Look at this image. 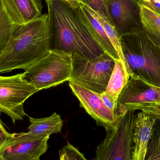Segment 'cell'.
Wrapping results in <instances>:
<instances>
[{
	"label": "cell",
	"instance_id": "4dcf8cb0",
	"mask_svg": "<svg viewBox=\"0 0 160 160\" xmlns=\"http://www.w3.org/2000/svg\"><path fill=\"white\" fill-rule=\"evenodd\" d=\"M2 7V1L0 0V9Z\"/></svg>",
	"mask_w": 160,
	"mask_h": 160
},
{
	"label": "cell",
	"instance_id": "603a6c76",
	"mask_svg": "<svg viewBox=\"0 0 160 160\" xmlns=\"http://www.w3.org/2000/svg\"><path fill=\"white\" fill-rule=\"evenodd\" d=\"M80 1L81 2L87 5L96 12L101 14L112 22L109 12H108L107 0H80Z\"/></svg>",
	"mask_w": 160,
	"mask_h": 160
},
{
	"label": "cell",
	"instance_id": "f546056e",
	"mask_svg": "<svg viewBox=\"0 0 160 160\" xmlns=\"http://www.w3.org/2000/svg\"><path fill=\"white\" fill-rule=\"evenodd\" d=\"M153 2H155L160 3V0H153Z\"/></svg>",
	"mask_w": 160,
	"mask_h": 160
},
{
	"label": "cell",
	"instance_id": "5b68a950",
	"mask_svg": "<svg viewBox=\"0 0 160 160\" xmlns=\"http://www.w3.org/2000/svg\"><path fill=\"white\" fill-rule=\"evenodd\" d=\"M72 71V54L52 49L24 70L23 78L39 91L69 81Z\"/></svg>",
	"mask_w": 160,
	"mask_h": 160
},
{
	"label": "cell",
	"instance_id": "d6a6232c",
	"mask_svg": "<svg viewBox=\"0 0 160 160\" xmlns=\"http://www.w3.org/2000/svg\"><path fill=\"white\" fill-rule=\"evenodd\" d=\"M40 160V159H37V160Z\"/></svg>",
	"mask_w": 160,
	"mask_h": 160
},
{
	"label": "cell",
	"instance_id": "44dd1931",
	"mask_svg": "<svg viewBox=\"0 0 160 160\" xmlns=\"http://www.w3.org/2000/svg\"><path fill=\"white\" fill-rule=\"evenodd\" d=\"M59 160H88L83 154L69 143H68L59 151Z\"/></svg>",
	"mask_w": 160,
	"mask_h": 160
},
{
	"label": "cell",
	"instance_id": "52a82bcc",
	"mask_svg": "<svg viewBox=\"0 0 160 160\" xmlns=\"http://www.w3.org/2000/svg\"><path fill=\"white\" fill-rule=\"evenodd\" d=\"M39 90L23 78V73L9 77L0 76V115H8L15 124L26 115L25 101ZM0 125L4 126L0 117Z\"/></svg>",
	"mask_w": 160,
	"mask_h": 160
},
{
	"label": "cell",
	"instance_id": "8fae6325",
	"mask_svg": "<svg viewBox=\"0 0 160 160\" xmlns=\"http://www.w3.org/2000/svg\"><path fill=\"white\" fill-rule=\"evenodd\" d=\"M157 119L143 112L136 115L132 134V160H145Z\"/></svg>",
	"mask_w": 160,
	"mask_h": 160
},
{
	"label": "cell",
	"instance_id": "ac0fdd59",
	"mask_svg": "<svg viewBox=\"0 0 160 160\" xmlns=\"http://www.w3.org/2000/svg\"><path fill=\"white\" fill-rule=\"evenodd\" d=\"M141 22L145 32L148 33H160V15L146 6L138 3Z\"/></svg>",
	"mask_w": 160,
	"mask_h": 160
},
{
	"label": "cell",
	"instance_id": "9a60e30c",
	"mask_svg": "<svg viewBox=\"0 0 160 160\" xmlns=\"http://www.w3.org/2000/svg\"><path fill=\"white\" fill-rule=\"evenodd\" d=\"M80 4L84 9L87 10L98 22L99 23L103 28L105 33L107 35V37L112 43L113 47L117 52L119 59L121 60L124 70L127 74V77L129 79L130 77V72L122 51L120 35L115 26L108 19L106 18L101 14L96 12L88 6L82 2L80 3Z\"/></svg>",
	"mask_w": 160,
	"mask_h": 160
},
{
	"label": "cell",
	"instance_id": "2e32d148",
	"mask_svg": "<svg viewBox=\"0 0 160 160\" xmlns=\"http://www.w3.org/2000/svg\"><path fill=\"white\" fill-rule=\"evenodd\" d=\"M30 125L28 133L41 137H50L52 134L60 132L63 127L61 116L53 112L48 117L35 118L29 117Z\"/></svg>",
	"mask_w": 160,
	"mask_h": 160
},
{
	"label": "cell",
	"instance_id": "9c48e42d",
	"mask_svg": "<svg viewBox=\"0 0 160 160\" xmlns=\"http://www.w3.org/2000/svg\"><path fill=\"white\" fill-rule=\"evenodd\" d=\"M69 85L74 95L79 101L80 106L95 119L98 126H102L107 130L115 125L119 112L118 115H116L104 104L101 98V94L72 82H69Z\"/></svg>",
	"mask_w": 160,
	"mask_h": 160
},
{
	"label": "cell",
	"instance_id": "4fadbf2b",
	"mask_svg": "<svg viewBox=\"0 0 160 160\" xmlns=\"http://www.w3.org/2000/svg\"><path fill=\"white\" fill-rule=\"evenodd\" d=\"M135 0H107L108 12L119 35L131 31L134 19Z\"/></svg>",
	"mask_w": 160,
	"mask_h": 160
},
{
	"label": "cell",
	"instance_id": "ba28073f",
	"mask_svg": "<svg viewBox=\"0 0 160 160\" xmlns=\"http://www.w3.org/2000/svg\"><path fill=\"white\" fill-rule=\"evenodd\" d=\"M49 138L28 132L12 133L5 146L0 151V156L3 160L39 159L48 148Z\"/></svg>",
	"mask_w": 160,
	"mask_h": 160
},
{
	"label": "cell",
	"instance_id": "3957f363",
	"mask_svg": "<svg viewBox=\"0 0 160 160\" xmlns=\"http://www.w3.org/2000/svg\"><path fill=\"white\" fill-rule=\"evenodd\" d=\"M120 39L130 77L160 88V45L146 32L134 29L121 35Z\"/></svg>",
	"mask_w": 160,
	"mask_h": 160
},
{
	"label": "cell",
	"instance_id": "277c9868",
	"mask_svg": "<svg viewBox=\"0 0 160 160\" xmlns=\"http://www.w3.org/2000/svg\"><path fill=\"white\" fill-rule=\"evenodd\" d=\"M115 125L106 130L105 139L96 149V160H132L134 110L118 109Z\"/></svg>",
	"mask_w": 160,
	"mask_h": 160
},
{
	"label": "cell",
	"instance_id": "d4e9b609",
	"mask_svg": "<svg viewBox=\"0 0 160 160\" xmlns=\"http://www.w3.org/2000/svg\"><path fill=\"white\" fill-rule=\"evenodd\" d=\"M12 134L8 132L4 127L0 125V151L5 146L12 136Z\"/></svg>",
	"mask_w": 160,
	"mask_h": 160
},
{
	"label": "cell",
	"instance_id": "1f68e13d",
	"mask_svg": "<svg viewBox=\"0 0 160 160\" xmlns=\"http://www.w3.org/2000/svg\"><path fill=\"white\" fill-rule=\"evenodd\" d=\"M0 160H3L2 159V158H1V156H0Z\"/></svg>",
	"mask_w": 160,
	"mask_h": 160
},
{
	"label": "cell",
	"instance_id": "30bf717a",
	"mask_svg": "<svg viewBox=\"0 0 160 160\" xmlns=\"http://www.w3.org/2000/svg\"><path fill=\"white\" fill-rule=\"evenodd\" d=\"M160 101V88L132 76L117 100V109L137 103Z\"/></svg>",
	"mask_w": 160,
	"mask_h": 160
},
{
	"label": "cell",
	"instance_id": "484cf974",
	"mask_svg": "<svg viewBox=\"0 0 160 160\" xmlns=\"http://www.w3.org/2000/svg\"><path fill=\"white\" fill-rule=\"evenodd\" d=\"M140 2L143 4L144 5L148 7L153 10V11L157 12L158 14L160 15V3L155 2L153 1H151V2H143L141 1V2Z\"/></svg>",
	"mask_w": 160,
	"mask_h": 160
},
{
	"label": "cell",
	"instance_id": "8992f818",
	"mask_svg": "<svg viewBox=\"0 0 160 160\" xmlns=\"http://www.w3.org/2000/svg\"><path fill=\"white\" fill-rule=\"evenodd\" d=\"M72 71L69 82L96 93L105 92L115 66V60L104 52L88 59L72 54Z\"/></svg>",
	"mask_w": 160,
	"mask_h": 160
},
{
	"label": "cell",
	"instance_id": "cb8c5ba5",
	"mask_svg": "<svg viewBox=\"0 0 160 160\" xmlns=\"http://www.w3.org/2000/svg\"><path fill=\"white\" fill-rule=\"evenodd\" d=\"M102 100L104 104L116 115H118L117 102L110 95L106 92H103L100 94Z\"/></svg>",
	"mask_w": 160,
	"mask_h": 160
},
{
	"label": "cell",
	"instance_id": "ffe728a7",
	"mask_svg": "<svg viewBox=\"0 0 160 160\" xmlns=\"http://www.w3.org/2000/svg\"><path fill=\"white\" fill-rule=\"evenodd\" d=\"M124 108L129 110H141L157 119H160V101L132 104Z\"/></svg>",
	"mask_w": 160,
	"mask_h": 160
},
{
	"label": "cell",
	"instance_id": "f1b7e54d",
	"mask_svg": "<svg viewBox=\"0 0 160 160\" xmlns=\"http://www.w3.org/2000/svg\"><path fill=\"white\" fill-rule=\"evenodd\" d=\"M142 2H151L153 0H141Z\"/></svg>",
	"mask_w": 160,
	"mask_h": 160
},
{
	"label": "cell",
	"instance_id": "6da1fadb",
	"mask_svg": "<svg viewBox=\"0 0 160 160\" xmlns=\"http://www.w3.org/2000/svg\"><path fill=\"white\" fill-rule=\"evenodd\" d=\"M48 7L51 50L77 53L93 59L104 53L85 23L80 5L74 7L64 0H45Z\"/></svg>",
	"mask_w": 160,
	"mask_h": 160
},
{
	"label": "cell",
	"instance_id": "7402d4cb",
	"mask_svg": "<svg viewBox=\"0 0 160 160\" xmlns=\"http://www.w3.org/2000/svg\"><path fill=\"white\" fill-rule=\"evenodd\" d=\"M145 160H160V134H152Z\"/></svg>",
	"mask_w": 160,
	"mask_h": 160
},
{
	"label": "cell",
	"instance_id": "e0dca14e",
	"mask_svg": "<svg viewBox=\"0 0 160 160\" xmlns=\"http://www.w3.org/2000/svg\"><path fill=\"white\" fill-rule=\"evenodd\" d=\"M128 80L121 60H115L114 67L105 92L117 102L120 93Z\"/></svg>",
	"mask_w": 160,
	"mask_h": 160
},
{
	"label": "cell",
	"instance_id": "d6986e66",
	"mask_svg": "<svg viewBox=\"0 0 160 160\" xmlns=\"http://www.w3.org/2000/svg\"><path fill=\"white\" fill-rule=\"evenodd\" d=\"M12 26L13 23L2 6L0 9V55L9 41Z\"/></svg>",
	"mask_w": 160,
	"mask_h": 160
},
{
	"label": "cell",
	"instance_id": "83f0119b",
	"mask_svg": "<svg viewBox=\"0 0 160 160\" xmlns=\"http://www.w3.org/2000/svg\"><path fill=\"white\" fill-rule=\"evenodd\" d=\"M66 2L70 4L71 5L74 7H78L79 6L80 3L81 2L80 0H64Z\"/></svg>",
	"mask_w": 160,
	"mask_h": 160
},
{
	"label": "cell",
	"instance_id": "4316f807",
	"mask_svg": "<svg viewBox=\"0 0 160 160\" xmlns=\"http://www.w3.org/2000/svg\"><path fill=\"white\" fill-rule=\"evenodd\" d=\"M148 33L160 46V33Z\"/></svg>",
	"mask_w": 160,
	"mask_h": 160
},
{
	"label": "cell",
	"instance_id": "5bb4252c",
	"mask_svg": "<svg viewBox=\"0 0 160 160\" xmlns=\"http://www.w3.org/2000/svg\"><path fill=\"white\" fill-rule=\"evenodd\" d=\"M79 8L84 22L98 45L104 52L114 60L119 59L117 52L98 22L80 4Z\"/></svg>",
	"mask_w": 160,
	"mask_h": 160
},
{
	"label": "cell",
	"instance_id": "7a4b0ae2",
	"mask_svg": "<svg viewBox=\"0 0 160 160\" xmlns=\"http://www.w3.org/2000/svg\"><path fill=\"white\" fill-rule=\"evenodd\" d=\"M51 50L48 14L23 24H13L9 41L0 55V73L25 70Z\"/></svg>",
	"mask_w": 160,
	"mask_h": 160
},
{
	"label": "cell",
	"instance_id": "7c38bea8",
	"mask_svg": "<svg viewBox=\"0 0 160 160\" xmlns=\"http://www.w3.org/2000/svg\"><path fill=\"white\" fill-rule=\"evenodd\" d=\"M13 24H23L41 17V0H1Z\"/></svg>",
	"mask_w": 160,
	"mask_h": 160
}]
</instances>
